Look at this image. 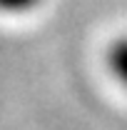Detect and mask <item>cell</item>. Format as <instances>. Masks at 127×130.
Segmentation results:
<instances>
[{
  "mask_svg": "<svg viewBox=\"0 0 127 130\" xmlns=\"http://www.w3.org/2000/svg\"><path fill=\"white\" fill-rule=\"evenodd\" d=\"M107 65H110L112 75L127 88V35L115 40L110 45V53H107Z\"/></svg>",
  "mask_w": 127,
  "mask_h": 130,
  "instance_id": "1",
  "label": "cell"
},
{
  "mask_svg": "<svg viewBox=\"0 0 127 130\" xmlns=\"http://www.w3.org/2000/svg\"><path fill=\"white\" fill-rule=\"evenodd\" d=\"M43 0H0V10L3 13H28L32 8H37Z\"/></svg>",
  "mask_w": 127,
  "mask_h": 130,
  "instance_id": "2",
  "label": "cell"
}]
</instances>
